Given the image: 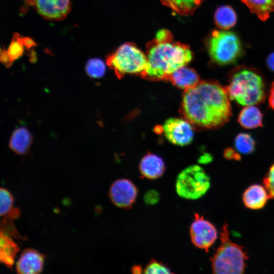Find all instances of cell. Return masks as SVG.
Returning a JSON list of instances; mask_svg holds the SVG:
<instances>
[{"label":"cell","mask_w":274,"mask_h":274,"mask_svg":"<svg viewBox=\"0 0 274 274\" xmlns=\"http://www.w3.org/2000/svg\"><path fill=\"white\" fill-rule=\"evenodd\" d=\"M216 25L221 30H228L236 24L237 16L234 9L228 5L222 6L214 15Z\"/></svg>","instance_id":"obj_19"},{"label":"cell","mask_w":274,"mask_h":274,"mask_svg":"<svg viewBox=\"0 0 274 274\" xmlns=\"http://www.w3.org/2000/svg\"><path fill=\"white\" fill-rule=\"evenodd\" d=\"M210 187V179L200 166L190 165L178 175L176 188L178 194L188 199H196L203 196Z\"/></svg>","instance_id":"obj_7"},{"label":"cell","mask_w":274,"mask_h":274,"mask_svg":"<svg viewBox=\"0 0 274 274\" xmlns=\"http://www.w3.org/2000/svg\"><path fill=\"white\" fill-rule=\"evenodd\" d=\"M0 215H7L13 209L14 198L12 194L6 188L0 190Z\"/></svg>","instance_id":"obj_24"},{"label":"cell","mask_w":274,"mask_h":274,"mask_svg":"<svg viewBox=\"0 0 274 274\" xmlns=\"http://www.w3.org/2000/svg\"><path fill=\"white\" fill-rule=\"evenodd\" d=\"M138 191L136 186L130 181L125 179L115 181L109 190V197L116 206L127 209L134 202Z\"/></svg>","instance_id":"obj_10"},{"label":"cell","mask_w":274,"mask_h":274,"mask_svg":"<svg viewBox=\"0 0 274 274\" xmlns=\"http://www.w3.org/2000/svg\"><path fill=\"white\" fill-rule=\"evenodd\" d=\"M269 198L268 193L265 187L259 184L250 186L243 195L244 205L251 210L263 208Z\"/></svg>","instance_id":"obj_13"},{"label":"cell","mask_w":274,"mask_h":274,"mask_svg":"<svg viewBox=\"0 0 274 274\" xmlns=\"http://www.w3.org/2000/svg\"><path fill=\"white\" fill-rule=\"evenodd\" d=\"M230 100L243 106H255L265 98V86L259 73L245 66L235 67L228 76V84L225 87Z\"/></svg>","instance_id":"obj_3"},{"label":"cell","mask_w":274,"mask_h":274,"mask_svg":"<svg viewBox=\"0 0 274 274\" xmlns=\"http://www.w3.org/2000/svg\"><path fill=\"white\" fill-rule=\"evenodd\" d=\"M139 169L143 176L149 179L160 177L165 170L164 163L159 156L152 153L145 155L139 164Z\"/></svg>","instance_id":"obj_14"},{"label":"cell","mask_w":274,"mask_h":274,"mask_svg":"<svg viewBox=\"0 0 274 274\" xmlns=\"http://www.w3.org/2000/svg\"><path fill=\"white\" fill-rule=\"evenodd\" d=\"M234 144L236 150L244 154L251 153L255 149L253 139L250 134L245 133H241L236 136Z\"/></svg>","instance_id":"obj_22"},{"label":"cell","mask_w":274,"mask_h":274,"mask_svg":"<svg viewBox=\"0 0 274 274\" xmlns=\"http://www.w3.org/2000/svg\"><path fill=\"white\" fill-rule=\"evenodd\" d=\"M230 100L225 88L219 83L201 81L185 90L181 111L185 119L196 126L218 128L226 123L232 115Z\"/></svg>","instance_id":"obj_1"},{"label":"cell","mask_w":274,"mask_h":274,"mask_svg":"<svg viewBox=\"0 0 274 274\" xmlns=\"http://www.w3.org/2000/svg\"><path fill=\"white\" fill-rule=\"evenodd\" d=\"M168 80L175 86L185 90L194 87L200 82L196 71L185 65L174 71Z\"/></svg>","instance_id":"obj_15"},{"label":"cell","mask_w":274,"mask_h":274,"mask_svg":"<svg viewBox=\"0 0 274 274\" xmlns=\"http://www.w3.org/2000/svg\"><path fill=\"white\" fill-rule=\"evenodd\" d=\"M45 256L37 250L27 248L23 250L16 264L19 274H38L43 270Z\"/></svg>","instance_id":"obj_12"},{"label":"cell","mask_w":274,"mask_h":274,"mask_svg":"<svg viewBox=\"0 0 274 274\" xmlns=\"http://www.w3.org/2000/svg\"><path fill=\"white\" fill-rule=\"evenodd\" d=\"M190 124L186 119L171 118L165 121L162 130L171 143L183 146L190 144L193 140L194 133Z\"/></svg>","instance_id":"obj_9"},{"label":"cell","mask_w":274,"mask_h":274,"mask_svg":"<svg viewBox=\"0 0 274 274\" xmlns=\"http://www.w3.org/2000/svg\"><path fill=\"white\" fill-rule=\"evenodd\" d=\"M211 160V158L210 156H203L201 157L199 161L201 163H208Z\"/></svg>","instance_id":"obj_32"},{"label":"cell","mask_w":274,"mask_h":274,"mask_svg":"<svg viewBox=\"0 0 274 274\" xmlns=\"http://www.w3.org/2000/svg\"><path fill=\"white\" fill-rule=\"evenodd\" d=\"M194 217L190 228L192 242L198 248L208 252L217 239V229L212 223L198 214H195Z\"/></svg>","instance_id":"obj_8"},{"label":"cell","mask_w":274,"mask_h":274,"mask_svg":"<svg viewBox=\"0 0 274 274\" xmlns=\"http://www.w3.org/2000/svg\"><path fill=\"white\" fill-rule=\"evenodd\" d=\"M220 245L211 258L212 268L216 274H242L248 259L244 248L230 239L228 225L225 222L220 233Z\"/></svg>","instance_id":"obj_4"},{"label":"cell","mask_w":274,"mask_h":274,"mask_svg":"<svg viewBox=\"0 0 274 274\" xmlns=\"http://www.w3.org/2000/svg\"><path fill=\"white\" fill-rule=\"evenodd\" d=\"M261 20H267L274 11V0H241Z\"/></svg>","instance_id":"obj_20"},{"label":"cell","mask_w":274,"mask_h":274,"mask_svg":"<svg viewBox=\"0 0 274 274\" xmlns=\"http://www.w3.org/2000/svg\"><path fill=\"white\" fill-rule=\"evenodd\" d=\"M107 64L121 78L126 74L142 75L147 63V56L131 43H125L107 58Z\"/></svg>","instance_id":"obj_6"},{"label":"cell","mask_w":274,"mask_h":274,"mask_svg":"<svg viewBox=\"0 0 274 274\" xmlns=\"http://www.w3.org/2000/svg\"><path fill=\"white\" fill-rule=\"evenodd\" d=\"M131 271L133 273H141L142 272V267L139 265H134L131 269Z\"/></svg>","instance_id":"obj_31"},{"label":"cell","mask_w":274,"mask_h":274,"mask_svg":"<svg viewBox=\"0 0 274 274\" xmlns=\"http://www.w3.org/2000/svg\"><path fill=\"white\" fill-rule=\"evenodd\" d=\"M224 156L229 160H239L241 156L239 154L236 153L234 150L232 148H228L225 150L224 152Z\"/></svg>","instance_id":"obj_27"},{"label":"cell","mask_w":274,"mask_h":274,"mask_svg":"<svg viewBox=\"0 0 274 274\" xmlns=\"http://www.w3.org/2000/svg\"><path fill=\"white\" fill-rule=\"evenodd\" d=\"M32 142V138L28 130L24 127L15 130L10 141V148L19 154H24L28 150Z\"/></svg>","instance_id":"obj_18"},{"label":"cell","mask_w":274,"mask_h":274,"mask_svg":"<svg viewBox=\"0 0 274 274\" xmlns=\"http://www.w3.org/2000/svg\"><path fill=\"white\" fill-rule=\"evenodd\" d=\"M159 195L155 191L148 192L145 196V200L147 203L154 204L158 200Z\"/></svg>","instance_id":"obj_28"},{"label":"cell","mask_w":274,"mask_h":274,"mask_svg":"<svg viewBox=\"0 0 274 274\" xmlns=\"http://www.w3.org/2000/svg\"><path fill=\"white\" fill-rule=\"evenodd\" d=\"M87 74L94 78H99L104 76L106 71V65L102 60L99 58L89 59L85 67Z\"/></svg>","instance_id":"obj_23"},{"label":"cell","mask_w":274,"mask_h":274,"mask_svg":"<svg viewBox=\"0 0 274 274\" xmlns=\"http://www.w3.org/2000/svg\"><path fill=\"white\" fill-rule=\"evenodd\" d=\"M71 0H32L37 12L43 17L51 20H61L70 10Z\"/></svg>","instance_id":"obj_11"},{"label":"cell","mask_w":274,"mask_h":274,"mask_svg":"<svg viewBox=\"0 0 274 274\" xmlns=\"http://www.w3.org/2000/svg\"><path fill=\"white\" fill-rule=\"evenodd\" d=\"M237 121L244 128H255L262 126V114L255 106H246L240 112Z\"/></svg>","instance_id":"obj_17"},{"label":"cell","mask_w":274,"mask_h":274,"mask_svg":"<svg viewBox=\"0 0 274 274\" xmlns=\"http://www.w3.org/2000/svg\"><path fill=\"white\" fill-rule=\"evenodd\" d=\"M204 0H161L162 3L179 14L193 13Z\"/></svg>","instance_id":"obj_21"},{"label":"cell","mask_w":274,"mask_h":274,"mask_svg":"<svg viewBox=\"0 0 274 274\" xmlns=\"http://www.w3.org/2000/svg\"><path fill=\"white\" fill-rule=\"evenodd\" d=\"M263 186L266 189L269 198L274 199V163L269 168L263 179Z\"/></svg>","instance_id":"obj_26"},{"label":"cell","mask_w":274,"mask_h":274,"mask_svg":"<svg viewBox=\"0 0 274 274\" xmlns=\"http://www.w3.org/2000/svg\"><path fill=\"white\" fill-rule=\"evenodd\" d=\"M206 43L212 60L220 65L234 62L242 54L238 38L234 32L227 30H213Z\"/></svg>","instance_id":"obj_5"},{"label":"cell","mask_w":274,"mask_h":274,"mask_svg":"<svg viewBox=\"0 0 274 274\" xmlns=\"http://www.w3.org/2000/svg\"><path fill=\"white\" fill-rule=\"evenodd\" d=\"M147 63L142 77L153 81L168 80L178 68L186 65L192 58L186 45L173 41L170 31L161 29L147 45Z\"/></svg>","instance_id":"obj_2"},{"label":"cell","mask_w":274,"mask_h":274,"mask_svg":"<svg viewBox=\"0 0 274 274\" xmlns=\"http://www.w3.org/2000/svg\"><path fill=\"white\" fill-rule=\"evenodd\" d=\"M266 64L271 71L274 72V52L270 53L267 56Z\"/></svg>","instance_id":"obj_30"},{"label":"cell","mask_w":274,"mask_h":274,"mask_svg":"<svg viewBox=\"0 0 274 274\" xmlns=\"http://www.w3.org/2000/svg\"><path fill=\"white\" fill-rule=\"evenodd\" d=\"M268 102L270 108L274 110V81L272 83L269 90Z\"/></svg>","instance_id":"obj_29"},{"label":"cell","mask_w":274,"mask_h":274,"mask_svg":"<svg viewBox=\"0 0 274 274\" xmlns=\"http://www.w3.org/2000/svg\"><path fill=\"white\" fill-rule=\"evenodd\" d=\"M145 273H173L165 264L155 259H152L144 269Z\"/></svg>","instance_id":"obj_25"},{"label":"cell","mask_w":274,"mask_h":274,"mask_svg":"<svg viewBox=\"0 0 274 274\" xmlns=\"http://www.w3.org/2000/svg\"><path fill=\"white\" fill-rule=\"evenodd\" d=\"M20 248L11 236L0 234V261L8 268H11Z\"/></svg>","instance_id":"obj_16"}]
</instances>
